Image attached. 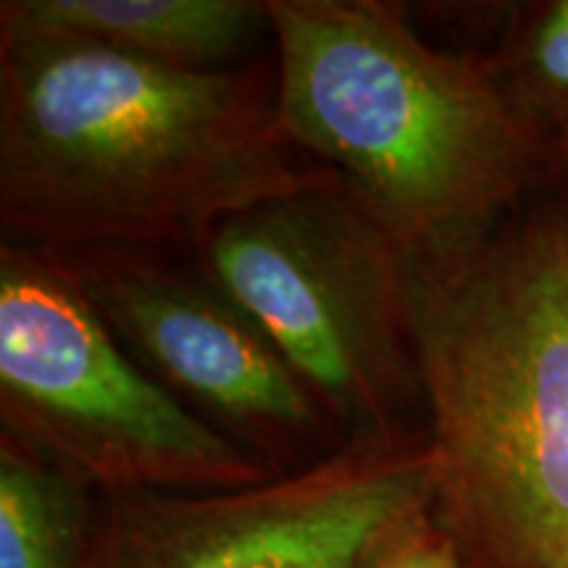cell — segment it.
Listing matches in <instances>:
<instances>
[{
	"instance_id": "6da1fadb",
	"label": "cell",
	"mask_w": 568,
	"mask_h": 568,
	"mask_svg": "<svg viewBox=\"0 0 568 568\" xmlns=\"http://www.w3.org/2000/svg\"><path fill=\"white\" fill-rule=\"evenodd\" d=\"M232 71L172 69L0 24V222L45 253L197 245L224 219L322 184Z\"/></svg>"
},
{
	"instance_id": "7a4b0ae2",
	"label": "cell",
	"mask_w": 568,
	"mask_h": 568,
	"mask_svg": "<svg viewBox=\"0 0 568 568\" xmlns=\"http://www.w3.org/2000/svg\"><path fill=\"white\" fill-rule=\"evenodd\" d=\"M426 516L468 568H568V201L406 253Z\"/></svg>"
},
{
	"instance_id": "3957f363",
	"label": "cell",
	"mask_w": 568,
	"mask_h": 568,
	"mask_svg": "<svg viewBox=\"0 0 568 568\" xmlns=\"http://www.w3.org/2000/svg\"><path fill=\"white\" fill-rule=\"evenodd\" d=\"M274 111L406 253L493 230L566 172L495 59L426 45L376 0H264Z\"/></svg>"
},
{
	"instance_id": "277c9868",
	"label": "cell",
	"mask_w": 568,
	"mask_h": 568,
	"mask_svg": "<svg viewBox=\"0 0 568 568\" xmlns=\"http://www.w3.org/2000/svg\"><path fill=\"white\" fill-rule=\"evenodd\" d=\"M3 435L101 495L216 493L280 466L134 364L53 253L0 247Z\"/></svg>"
},
{
	"instance_id": "5b68a950",
	"label": "cell",
	"mask_w": 568,
	"mask_h": 568,
	"mask_svg": "<svg viewBox=\"0 0 568 568\" xmlns=\"http://www.w3.org/2000/svg\"><path fill=\"white\" fill-rule=\"evenodd\" d=\"M197 247L211 287L258 326L332 422L397 435L418 393L406 251L339 176L219 222Z\"/></svg>"
},
{
	"instance_id": "8992f818",
	"label": "cell",
	"mask_w": 568,
	"mask_h": 568,
	"mask_svg": "<svg viewBox=\"0 0 568 568\" xmlns=\"http://www.w3.org/2000/svg\"><path fill=\"white\" fill-rule=\"evenodd\" d=\"M429 487V445L397 432L243 489L103 495L80 568H361Z\"/></svg>"
},
{
	"instance_id": "52a82bcc",
	"label": "cell",
	"mask_w": 568,
	"mask_h": 568,
	"mask_svg": "<svg viewBox=\"0 0 568 568\" xmlns=\"http://www.w3.org/2000/svg\"><path fill=\"white\" fill-rule=\"evenodd\" d=\"M130 355L272 460L316 445L332 418L237 305L142 251L53 253ZM276 466V464H274Z\"/></svg>"
},
{
	"instance_id": "ba28073f",
	"label": "cell",
	"mask_w": 568,
	"mask_h": 568,
	"mask_svg": "<svg viewBox=\"0 0 568 568\" xmlns=\"http://www.w3.org/2000/svg\"><path fill=\"white\" fill-rule=\"evenodd\" d=\"M251 0H6L0 24L71 34L172 69L216 71L264 24Z\"/></svg>"
},
{
	"instance_id": "9c48e42d",
	"label": "cell",
	"mask_w": 568,
	"mask_h": 568,
	"mask_svg": "<svg viewBox=\"0 0 568 568\" xmlns=\"http://www.w3.org/2000/svg\"><path fill=\"white\" fill-rule=\"evenodd\" d=\"M92 489L0 437V568H80Z\"/></svg>"
},
{
	"instance_id": "30bf717a",
	"label": "cell",
	"mask_w": 568,
	"mask_h": 568,
	"mask_svg": "<svg viewBox=\"0 0 568 568\" xmlns=\"http://www.w3.org/2000/svg\"><path fill=\"white\" fill-rule=\"evenodd\" d=\"M495 61L568 174V0L524 13Z\"/></svg>"
},
{
	"instance_id": "8fae6325",
	"label": "cell",
	"mask_w": 568,
	"mask_h": 568,
	"mask_svg": "<svg viewBox=\"0 0 568 568\" xmlns=\"http://www.w3.org/2000/svg\"><path fill=\"white\" fill-rule=\"evenodd\" d=\"M361 568H468V564L422 514L395 529Z\"/></svg>"
}]
</instances>
